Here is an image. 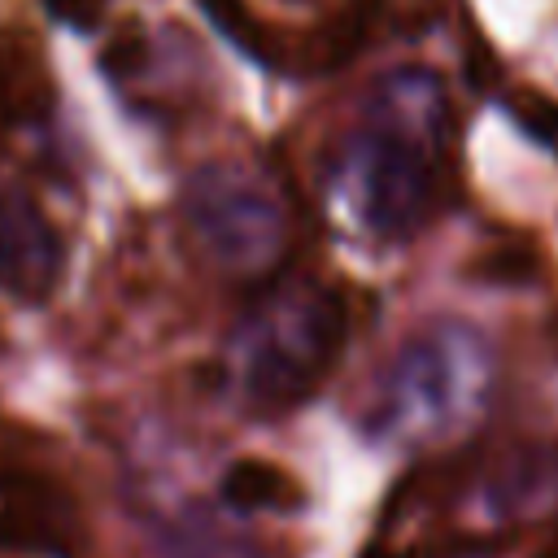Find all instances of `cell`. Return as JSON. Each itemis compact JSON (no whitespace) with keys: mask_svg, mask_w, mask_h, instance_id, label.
<instances>
[{"mask_svg":"<svg viewBox=\"0 0 558 558\" xmlns=\"http://www.w3.org/2000/svg\"><path fill=\"white\" fill-rule=\"evenodd\" d=\"M336 187L371 240H414L449 196V100L423 65L375 78L336 144Z\"/></svg>","mask_w":558,"mask_h":558,"instance_id":"obj_1","label":"cell"},{"mask_svg":"<svg viewBox=\"0 0 558 558\" xmlns=\"http://www.w3.org/2000/svg\"><path fill=\"white\" fill-rule=\"evenodd\" d=\"M349 340V301L336 288H283L262 301L235 340L244 401L262 414L301 405L336 371Z\"/></svg>","mask_w":558,"mask_h":558,"instance_id":"obj_2","label":"cell"},{"mask_svg":"<svg viewBox=\"0 0 558 558\" xmlns=\"http://www.w3.org/2000/svg\"><path fill=\"white\" fill-rule=\"evenodd\" d=\"M183 214L201 248L227 270H266L288 240L279 196L244 166L214 161L187 179Z\"/></svg>","mask_w":558,"mask_h":558,"instance_id":"obj_3","label":"cell"},{"mask_svg":"<svg viewBox=\"0 0 558 558\" xmlns=\"http://www.w3.org/2000/svg\"><path fill=\"white\" fill-rule=\"evenodd\" d=\"M475 366L480 362L471 357L466 336L423 327L388 357L371 397V432L445 423L458 405H466L475 388Z\"/></svg>","mask_w":558,"mask_h":558,"instance_id":"obj_4","label":"cell"},{"mask_svg":"<svg viewBox=\"0 0 558 558\" xmlns=\"http://www.w3.org/2000/svg\"><path fill=\"white\" fill-rule=\"evenodd\" d=\"M65 275V240L44 205L22 187H0V292L39 305Z\"/></svg>","mask_w":558,"mask_h":558,"instance_id":"obj_5","label":"cell"},{"mask_svg":"<svg viewBox=\"0 0 558 558\" xmlns=\"http://www.w3.org/2000/svg\"><path fill=\"white\" fill-rule=\"evenodd\" d=\"M218 497L231 506V510H275V514H292L301 510L305 501V488L301 480L270 462V458H235L227 462L222 480H218Z\"/></svg>","mask_w":558,"mask_h":558,"instance_id":"obj_6","label":"cell"},{"mask_svg":"<svg viewBox=\"0 0 558 558\" xmlns=\"http://www.w3.org/2000/svg\"><path fill=\"white\" fill-rule=\"evenodd\" d=\"M510 109L532 135H541L545 144L558 148V100L554 96H545L541 87H519V92H510Z\"/></svg>","mask_w":558,"mask_h":558,"instance_id":"obj_7","label":"cell"},{"mask_svg":"<svg viewBox=\"0 0 558 558\" xmlns=\"http://www.w3.org/2000/svg\"><path fill=\"white\" fill-rule=\"evenodd\" d=\"M554 558H558V554H554Z\"/></svg>","mask_w":558,"mask_h":558,"instance_id":"obj_8","label":"cell"}]
</instances>
